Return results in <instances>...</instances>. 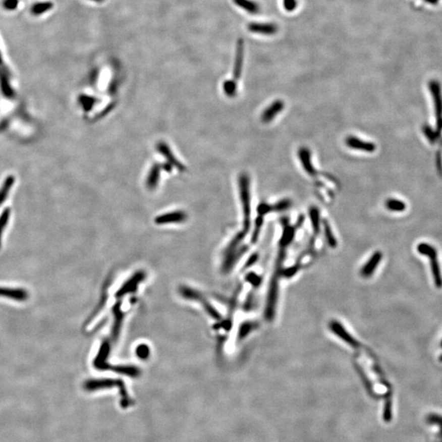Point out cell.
I'll return each mask as SVG.
<instances>
[{
    "label": "cell",
    "mask_w": 442,
    "mask_h": 442,
    "mask_svg": "<svg viewBox=\"0 0 442 442\" xmlns=\"http://www.w3.org/2000/svg\"><path fill=\"white\" fill-rule=\"evenodd\" d=\"M156 149L158 150V152H160L161 155L165 156V158H167V160L169 161L171 165L177 167V168L180 170V172H184V171L186 170L185 167H184V165H182V164H181V163H180V161L175 157L173 153H172V150H170L169 147L167 145V143L160 142V143H159L158 144L156 145Z\"/></svg>",
    "instance_id": "obj_10"
},
{
    "label": "cell",
    "mask_w": 442,
    "mask_h": 442,
    "mask_svg": "<svg viewBox=\"0 0 442 442\" xmlns=\"http://www.w3.org/2000/svg\"><path fill=\"white\" fill-rule=\"evenodd\" d=\"M224 91L229 97H234L237 93V82L235 80H226L223 85Z\"/></svg>",
    "instance_id": "obj_18"
},
{
    "label": "cell",
    "mask_w": 442,
    "mask_h": 442,
    "mask_svg": "<svg viewBox=\"0 0 442 442\" xmlns=\"http://www.w3.org/2000/svg\"><path fill=\"white\" fill-rule=\"evenodd\" d=\"M323 226H324V231H325L326 238H327V241H328V243H329L331 246L336 245V239H335L334 235H333V232H332L331 228H330L329 225H328V222L324 221Z\"/></svg>",
    "instance_id": "obj_21"
},
{
    "label": "cell",
    "mask_w": 442,
    "mask_h": 442,
    "mask_svg": "<svg viewBox=\"0 0 442 442\" xmlns=\"http://www.w3.org/2000/svg\"><path fill=\"white\" fill-rule=\"evenodd\" d=\"M292 205H293V202L290 199H287V198L283 199L280 202H278L277 203L270 205L271 211H276V212L284 211V210L290 208Z\"/></svg>",
    "instance_id": "obj_17"
},
{
    "label": "cell",
    "mask_w": 442,
    "mask_h": 442,
    "mask_svg": "<svg viewBox=\"0 0 442 442\" xmlns=\"http://www.w3.org/2000/svg\"><path fill=\"white\" fill-rule=\"evenodd\" d=\"M247 30L253 34H259L263 35H273L277 33V25L273 23H264V22H252L247 25Z\"/></svg>",
    "instance_id": "obj_7"
},
{
    "label": "cell",
    "mask_w": 442,
    "mask_h": 442,
    "mask_svg": "<svg viewBox=\"0 0 442 442\" xmlns=\"http://www.w3.org/2000/svg\"><path fill=\"white\" fill-rule=\"evenodd\" d=\"M186 214L183 211H174L156 217L155 222L158 225L173 223V222H183L186 219Z\"/></svg>",
    "instance_id": "obj_11"
},
{
    "label": "cell",
    "mask_w": 442,
    "mask_h": 442,
    "mask_svg": "<svg viewBox=\"0 0 442 442\" xmlns=\"http://www.w3.org/2000/svg\"><path fill=\"white\" fill-rule=\"evenodd\" d=\"M429 89L433 96L436 117V135H440L442 131V94L440 85L436 80L429 83Z\"/></svg>",
    "instance_id": "obj_3"
},
{
    "label": "cell",
    "mask_w": 442,
    "mask_h": 442,
    "mask_svg": "<svg viewBox=\"0 0 442 442\" xmlns=\"http://www.w3.org/2000/svg\"><path fill=\"white\" fill-rule=\"evenodd\" d=\"M424 133L425 135H427V138H428L431 142H434L436 140V135H435V133L431 131V130L429 127H427H427H425Z\"/></svg>",
    "instance_id": "obj_23"
},
{
    "label": "cell",
    "mask_w": 442,
    "mask_h": 442,
    "mask_svg": "<svg viewBox=\"0 0 442 442\" xmlns=\"http://www.w3.org/2000/svg\"><path fill=\"white\" fill-rule=\"evenodd\" d=\"M385 206L388 210L395 211V212H401L406 208L405 202H402L401 200L394 199V198L386 200V202H385Z\"/></svg>",
    "instance_id": "obj_16"
},
{
    "label": "cell",
    "mask_w": 442,
    "mask_h": 442,
    "mask_svg": "<svg viewBox=\"0 0 442 442\" xmlns=\"http://www.w3.org/2000/svg\"><path fill=\"white\" fill-rule=\"evenodd\" d=\"M345 143L351 149L358 150V151L368 152V153L375 152V150L377 148L375 143H372V142L364 141L363 139H359L358 137L354 136V135L347 136L345 139Z\"/></svg>",
    "instance_id": "obj_4"
},
{
    "label": "cell",
    "mask_w": 442,
    "mask_h": 442,
    "mask_svg": "<svg viewBox=\"0 0 442 442\" xmlns=\"http://www.w3.org/2000/svg\"><path fill=\"white\" fill-rule=\"evenodd\" d=\"M233 2L236 6L252 15L257 14L260 11V5L253 0H233Z\"/></svg>",
    "instance_id": "obj_12"
},
{
    "label": "cell",
    "mask_w": 442,
    "mask_h": 442,
    "mask_svg": "<svg viewBox=\"0 0 442 442\" xmlns=\"http://www.w3.org/2000/svg\"><path fill=\"white\" fill-rule=\"evenodd\" d=\"M284 102L282 100H275L270 105L267 106L266 108L263 111L262 114L260 116V120L263 123L267 124L272 122L279 114L284 109Z\"/></svg>",
    "instance_id": "obj_6"
},
{
    "label": "cell",
    "mask_w": 442,
    "mask_h": 442,
    "mask_svg": "<svg viewBox=\"0 0 442 442\" xmlns=\"http://www.w3.org/2000/svg\"><path fill=\"white\" fill-rule=\"evenodd\" d=\"M90 1H93V2L98 3V4H100V3L104 2L105 0H90Z\"/></svg>",
    "instance_id": "obj_26"
},
{
    "label": "cell",
    "mask_w": 442,
    "mask_h": 442,
    "mask_svg": "<svg viewBox=\"0 0 442 442\" xmlns=\"http://www.w3.org/2000/svg\"><path fill=\"white\" fill-rule=\"evenodd\" d=\"M3 63V56L2 53H1V50H0V66H2Z\"/></svg>",
    "instance_id": "obj_25"
},
{
    "label": "cell",
    "mask_w": 442,
    "mask_h": 442,
    "mask_svg": "<svg viewBox=\"0 0 442 442\" xmlns=\"http://www.w3.org/2000/svg\"><path fill=\"white\" fill-rule=\"evenodd\" d=\"M160 168L159 165H154L152 169L150 170L148 177L147 180V185L148 189H152L156 188L160 178Z\"/></svg>",
    "instance_id": "obj_14"
},
{
    "label": "cell",
    "mask_w": 442,
    "mask_h": 442,
    "mask_svg": "<svg viewBox=\"0 0 442 442\" xmlns=\"http://www.w3.org/2000/svg\"><path fill=\"white\" fill-rule=\"evenodd\" d=\"M310 219H311V222H312V226L313 227H314V230H315V231H319V221H320L319 209L315 207V206H312V207L310 209Z\"/></svg>",
    "instance_id": "obj_19"
},
{
    "label": "cell",
    "mask_w": 442,
    "mask_h": 442,
    "mask_svg": "<svg viewBox=\"0 0 442 442\" xmlns=\"http://www.w3.org/2000/svg\"><path fill=\"white\" fill-rule=\"evenodd\" d=\"M0 86L2 89L3 93H5L6 95L12 94V88L10 86V82H9V74L7 72L6 70L0 68Z\"/></svg>",
    "instance_id": "obj_15"
},
{
    "label": "cell",
    "mask_w": 442,
    "mask_h": 442,
    "mask_svg": "<svg viewBox=\"0 0 442 442\" xmlns=\"http://www.w3.org/2000/svg\"><path fill=\"white\" fill-rule=\"evenodd\" d=\"M283 4H284V9L289 13H292L297 9V0H284Z\"/></svg>",
    "instance_id": "obj_22"
},
{
    "label": "cell",
    "mask_w": 442,
    "mask_h": 442,
    "mask_svg": "<svg viewBox=\"0 0 442 442\" xmlns=\"http://www.w3.org/2000/svg\"><path fill=\"white\" fill-rule=\"evenodd\" d=\"M426 2L429 3L431 5H436L439 2V0H424Z\"/></svg>",
    "instance_id": "obj_24"
},
{
    "label": "cell",
    "mask_w": 442,
    "mask_h": 442,
    "mask_svg": "<svg viewBox=\"0 0 442 442\" xmlns=\"http://www.w3.org/2000/svg\"><path fill=\"white\" fill-rule=\"evenodd\" d=\"M418 252L429 258L431 271L433 274L434 283L438 289L442 288V275L440 264L438 262L437 252L433 247L427 243H421L418 246Z\"/></svg>",
    "instance_id": "obj_2"
},
{
    "label": "cell",
    "mask_w": 442,
    "mask_h": 442,
    "mask_svg": "<svg viewBox=\"0 0 442 442\" xmlns=\"http://www.w3.org/2000/svg\"><path fill=\"white\" fill-rule=\"evenodd\" d=\"M298 157H299L300 161H301L305 172L311 177H315L318 172L314 168V165H312L310 150L306 147H301L298 151Z\"/></svg>",
    "instance_id": "obj_8"
},
{
    "label": "cell",
    "mask_w": 442,
    "mask_h": 442,
    "mask_svg": "<svg viewBox=\"0 0 442 442\" xmlns=\"http://www.w3.org/2000/svg\"><path fill=\"white\" fill-rule=\"evenodd\" d=\"M20 0H3V9L6 11H14L19 6Z\"/></svg>",
    "instance_id": "obj_20"
},
{
    "label": "cell",
    "mask_w": 442,
    "mask_h": 442,
    "mask_svg": "<svg viewBox=\"0 0 442 442\" xmlns=\"http://www.w3.org/2000/svg\"><path fill=\"white\" fill-rule=\"evenodd\" d=\"M0 297L18 301H24L28 299L29 294L24 289L0 288Z\"/></svg>",
    "instance_id": "obj_9"
},
{
    "label": "cell",
    "mask_w": 442,
    "mask_h": 442,
    "mask_svg": "<svg viewBox=\"0 0 442 442\" xmlns=\"http://www.w3.org/2000/svg\"><path fill=\"white\" fill-rule=\"evenodd\" d=\"M239 193L244 214L245 230L250 228L251 220V195H250V179L247 174H242L239 177Z\"/></svg>",
    "instance_id": "obj_1"
},
{
    "label": "cell",
    "mask_w": 442,
    "mask_h": 442,
    "mask_svg": "<svg viewBox=\"0 0 442 442\" xmlns=\"http://www.w3.org/2000/svg\"><path fill=\"white\" fill-rule=\"evenodd\" d=\"M244 40L242 38L237 42L236 53L234 60V70H233V80L238 81L242 75L243 61H244Z\"/></svg>",
    "instance_id": "obj_5"
},
{
    "label": "cell",
    "mask_w": 442,
    "mask_h": 442,
    "mask_svg": "<svg viewBox=\"0 0 442 442\" xmlns=\"http://www.w3.org/2000/svg\"><path fill=\"white\" fill-rule=\"evenodd\" d=\"M53 6L54 5L51 1L35 3L31 8V15L35 16V17L43 15L44 13L53 9Z\"/></svg>",
    "instance_id": "obj_13"
}]
</instances>
